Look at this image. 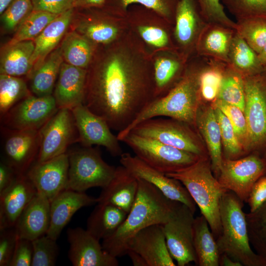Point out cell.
<instances>
[{
    "label": "cell",
    "mask_w": 266,
    "mask_h": 266,
    "mask_svg": "<svg viewBox=\"0 0 266 266\" xmlns=\"http://www.w3.org/2000/svg\"><path fill=\"white\" fill-rule=\"evenodd\" d=\"M155 99L153 53L132 30L97 47L87 69L83 103L91 111L119 132Z\"/></svg>",
    "instance_id": "1"
},
{
    "label": "cell",
    "mask_w": 266,
    "mask_h": 266,
    "mask_svg": "<svg viewBox=\"0 0 266 266\" xmlns=\"http://www.w3.org/2000/svg\"><path fill=\"white\" fill-rule=\"evenodd\" d=\"M137 179V193L126 219L112 235L102 240L103 249L117 258L127 254L129 243L138 232L151 225H163L181 203L168 199L150 183Z\"/></svg>",
    "instance_id": "2"
},
{
    "label": "cell",
    "mask_w": 266,
    "mask_h": 266,
    "mask_svg": "<svg viewBox=\"0 0 266 266\" xmlns=\"http://www.w3.org/2000/svg\"><path fill=\"white\" fill-rule=\"evenodd\" d=\"M203 57L196 56L187 63L178 83L165 95L155 99L126 129L118 132L120 141L138 124L155 117H166L195 127L198 108L202 102L199 75Z\"/></svg>",
    "instance_id": "3"
},
{
    "label": "cell",
    "mask_w": 266,
    "mask_h": 266,
    "mask_svg": "<svg viewBox=\"0 0 266 266\" xmlns=\"http://www.w3.org/2000/svg\"><path fill=\"white\" fill-rule=\"evenodd\" d=\"M213 173L210 159L205 156L186 168L166 175L179 180L185 186L201 215L207 220L216 239L222 230L221 200L228 190L221 185Z\"/></svg>",
    "instance_id": "4"
},
{
    "label": "cell",
    "mask_w": 266,
    "mask_h": 266,
    "mask_svg": "<svg viewBox=\"0 0 266 266\" xmlns=\"http://www.w3.org/2000/svg\"><path fill=\"white\" fill-rule=\"evenodd\" d=\"M243 202L233 192L223 195L220 206L221 233L216 239L220 254H225L244 266H263L249 241Z\"/></svg>",
    "instance_id": "5"
},
{
    "label": "cell",
    "mask_w": 266,
    "mask_h": 266,
    "mask_svg": "<svg viewBox=\"0 0 266 266\" xmlns=\"http://www.w3.org/2000/svg\"><path fill=\"white\" fill-rule=\"evenodd\" d=\"M69 168L67 189L85 192L92 187H105L116 167L106 163L99 149L82 146L67 152Z\"/></svg>",
    "instance_id": "6"
},
{
    "label": "cell",
    "mask_w": 266,
    "mask_h": 266,
    "mask_svg": "<svg viewBox=\"0 0 266 266\" xmlns=\"http://www.w3.org/2000/svg\"><path fill=\"white\" fill-rule=\"evenodd\" d=\"M121 141L146 164L166 174L186 168L202 157L132 132Z\"/></svg>",
    "instance_id": "7"
},
{
    "label": "cell",
    "mask_w": 266,
    "mask_h": 266,
    "mask_svg": "<svg viewBox=\"0 0 266 266\" xmlns=\"http://www.w3.org/2000/svg\"><path fill=\"white\" fill-rule=\"evenodd\" d=\"M247 125L246 154L266 150V82L260 74L243 77Z\"/></svg>",
    "instance_id": "8"
},
{
    "label": "cell",
    "mask_w": 266,
    "mask_h": 266,
    "mask_svg": "<svg viewBox=\"0 0 266 266\" xmlns=\"http://www.w3.org/2000/svg\"><path fill=\"white\" fill-rule=\"evenodd\" d=\"M192 127L175 119L159 117L140 122L130 132L154 139L200 157L207 156L200 138Z\"/></svg>",
    "instance_id": "9"
},
{
    "label": "cell",
    "mask_w": 266,
    "mask_h": 266,
    "mask_svg": "<svg viewBox=\"0 0 266 266\" xmlns=\"http://www.w3.org/2000/svg\"><path fill=\"white\" fill-rule=\"evenodd\" d=\"M74 10L70 25L74 30L97 46L112 43L129 29L126 17L111 14L102 8Z\"/></svg>",
    "instance_id": "10"
},
{
    "label": "cell",
    "mask_w": 266,
    "mask_h": 266,
    "mask_svg": "<svg viewBox=\"0 0 266 266\" xmlns=\"http://www.w3.org/2000/svg\"><path fill=\"white\" fill-rule=\"evenodd\" d=\"M266 175V160L261 154L252 153L235 160L223 158L217 178L225 189L247 202L254 184Z\"/></svg>",
    "instance_id": "11"
},
{
    "label": "cell",
    "mask_w": 266,
    "mask_h": 266,
    "mask_svg": "<svg viewBox=\"0 0 266 266\" xmlns=\"http://www.w3.org/2000/svg\"><path fill=\"white\" fill-rule=\"evenodd\" d=\"M125 17L129 29L148 49H153L152 53L177 52L173 35L174 25L161 16L141 6L139 8L128 10Z\"/></svg>",
    "instance_id": "12"
},
{
    "label": "cell",
    "mask_w": 266,
    "mask_h": 266,
    "mask_svg": "<svg viewBox=\"0 0 266 266\" xmlns=\"http://www.w3.org/2000/svg\"><path fill=\"white\" fill-rule=\"evenodd\" d=\"M39 131L40 144L36 162L66 153L70 145L78 142V133L69 109L58 108Z\"/></svg>",
    "instance_id": "13"
},
{
    "label": "cell",
    "mask_w": 266,
    "mask_h": 266,
    "mask_svg": "<svg viewBox=\"0 0 266 266\" xmlns=\"http://www.w3.org/2000/svg\"><path fill=\"white\" fill-rule=\"evenodd\" d=\"M194 212L181 203L172 217L163 225L169 252L178 266L197 264L194 246Z\"/></svg>",
    "instance_id": "14"
},
{
    "label": "cell",
    "mask_w": 266,
    "mask_h": 266,
    "mask_svg": "<svg viewBox=\"0 0 266 266\" xmlns=\"http://www.w3.org/2000/svg\"><path fill=\"white\" fill-rule=\"evenodd\" d=\"M208 23L197 0H179L175 10L173 39L177 53L188 62L196 56L199 38Z\"/></svg>",
    "instance_id": "15"
},
{
    "label": "cell",
    "mask_w": 266,
    "mask_h": 266,
    "mask_svg": "<svg viewBox=\"0 0 266 266\" xmlns=\"http://www.w3.org/2000/svg\"><path fill=\"white\" fill-rule=\"evenodd\" d=\"M2 160L16 173L26 174L36 162L40 136L39 130H19L0 126Z\"/></svg>",
    "instance_id": "16"
},
{
    "label": "cell",
    "mask_w": 266,
    "mask_h": 266,
    "mask_svg": "<svg viewBox=\"0 0 266 266\" xmlns=\"http://www.w3.org/2000/svg\"><path fill=\"white\" fill-rule=\"evenodd\" d=\"M58 109L52 95L42 97L32 95L0 117V126L14 130H39Z\"/></svg>",
    "instance_id": "17"
},
{
    "label": "cell",
    "mask_w": 266,
    "mask_h": 266,
    "mask_svg": "<svg viewBox=\"0 0 266 266\" xmlns=\"http://www.w3.org/2000/svg\"><path fill=\"white\" fill-rule=\"evenodd\" d=\"M120 157L121 165L135 177L153 185L168 199L186 205L195 212L196 203L179 180L151 167L136 156L123 153Z\"/></svg>",
    "instance_id": "18"
},
{
    "label": "cell",
    "mask_w": 266,
    "mask_h": 266,
    "mask_svg": "<svg viewBox=\"0 0 266 266\" xmlns=\"http://www.w3.org/2000/svg\"><path fill=\"white\" fill-rule=\"evenodd\" d=\"M78 133V142L82 146H102L114 156L123 153L117 136L113 134L107 122L91 111L83 104L72 110Z\"/></svg>",
    "instance_id": "19"
},
{
    "label": "cell",
    "mask_w": 266,
    "mask_h": 266,
    "mask_svg": "<svg viewBox=\"0 0 266 266\" xmlns=\"http://www.w3.org/2000/svg\"><path fill=\"white\" fill-rule=\"evenodd\" d=\"M68 257L73 266H117V258L105 251L100 240L80 227L67 230Z\"/></svg>",
    "instance_id": "20"
},
{
    "label": "cell",
    "mask_w": 266,
    "mask_h": 266,
    "mask_svg": "<svg viewBox=\"0 0 266 266\" xmlns=\"http://www.w3.org/2000/svg\"><path fill=\"white\" fill-rule=\"evenodd\" d=\"M69 163L67 152L42 162H35L26 173L38 193L50 201L67 189Z\"/></svg>",
    "instance_id": "21"
},
{
    "label": "cell",
    "mask_w": 266,
    "mask_h": 266,
    "mask_svg": "<svg viewBox=\"0 0 266 266\" xmlns=\"http://www.w3.org/2000/svg\"><path fill=\"white\" fill-rule=\"evenodd\" d=\"M133 253L145 266H176L168 249L163 226L156 224L138 232L130 241L127 253Z\"/></svg>",
    "instance_id": "22"
},
{
    "label": "cell",
    "mask_w": 266,
    "mask_h": 266,
    "mask_svg": "<svg viewBox=\"0 0 266 266\" xmlns=\"http://www.w3.org/2000/svg\"><path fill=\"white\" fill-rule=\"evenodd\" d=\"M36 193L26 173L17 176L14 183L0 195V230L14 227Z\"/></svg>",
    "instance_id": "23"
},
{
    "label": "cell",
    "mask_w": 266,
    "mask_h": 266,
    "mask_svg": "<svg viewBox=\"0 0 266 266\" xmlns=\"http://www.w3.org/2000/svg\"><path fill=\"white\" fill-rule=\"evenodd\" d=\"M98 203L85 192L66 189L50 201V224L46 235L57 240L74 214L82 207Z\"/></svg>",
    "instance_id": "24"
},
{
    "label": "cell",
    "mask_w": 266,
    "mask_h": 266,
    "mask_svg": "<svg viewBox=\"0 0 266 266\" xmlns=\"http://www.w3.org/2000/svg\"><path fill=\"white\" fill-rule=\"evenodd\" d=\"M86 75V69L63 63L52 94L58 108L72 110L83 103Z\"/></svg>",
    "instance_id": "25"
},
{
    "label": "cell",
    "mask_w": 266,
    "mask_h": 266,
    "mask_svg": "<svg viewBox=\"0 0 266 266\" xmlns=\"http://www.w3.org/2000/svg\"><path fill=\"white\" fill-rule=\"evenodd\" d=\"M50 224V201L38 193L23 210L14 228L18 237L33 240L46 234Z\"/></svg>",
    "instance_id": "26"
},
{
    "label": "cell",
    "mask_w": 266,
    "mask_h": 266,
    "mask_svg": "<svg viewBox=\"0 0 266 266\" xmlns=\"http://www.w3.org/2000/svg\"><path fill=\"white\" fill-rule=\"evenodd\" d=\"M138 180L125 167H116L110 182L98 198V203L115 206L128 213L135 200L138 191Z\"/></svg>",
    "instance_id": "27"
},
{
    "label": "cell",
    "mask_w": 266,
    "mask_h": 266,
    "mask_svg": "<svg viewBox=\"0 0 266 266\" xmlns=\"http://www.w3.org/2000/svg\"><path fill=\"white\" fill-rule=\"evenodd\" d=\"M155 99L167 94L182 77L187 63L174 51L153 53Z\"/></svg>",
    "instance_id": "28"
},
{
    "label": "cell",
    "mask_w": 266,
    "mask_h": 266,
    "mask_svg": "<svg viewBox=\"0 0 266 266\" xmlns=\"http://www.w3.org/2000/svg\"><path fill=\"white\" fill-rule=\"evenodd\" d=\"M195 127L206 144L212 170L217 178L223 160L220 126L214 108L211 105H203L202 102L198 110Z\"/></svg>",
    "instance_id": "29"
},
{
    "label": "cell",
    "mask_w": 266,
    "mask_h": 266,
    "mask_svg": "<svg viewBox=\"0 0 266 266\" xmlns=\"http://www.w3.org/2000/svg\"><path fill=\"white\" fill-rule=\"evenodd\" d=\"M75 8L59 15L33 40L34 49L32 57V69L27 78L44 62L46 57L59 46L68 31Z\"/></svg>",
    "instance_id": "30"
},
{
    "label": "cell",
    "mask_w": 266,
    "mask_h": 266,
    "mask_svg": "<svg viewBox=\"0 0 266 266\" xmlns=\"http://www.w3.org/2000/svg\"><path fill=\"white\" fill-rule=\"evenodd\" d=\"M235 29L216 23H207L197 43L196 56L228 64V54Z\"/></svg>",
    "instance_id": "31"
},
{
    "label": "cell",
    "mask_w": 266,
    "mask_h": 266,
    "mask_svg": "<svg viewBox=\"0 0 266 266\" xmlns=\"http://www.w3.org/2000/svg\"><path fill=\"white\" fill-rule=\"evenodd\" d=\"M34 49V41L32 40L3 46L0 53V73L27 78L32 69L31 60Z\"/></svg>",
    "instance_id": "32"
},
{
    "label": "cell",
    "mask_w": 266,
    "mask_h": 266,
    "mask_svg": "<svg viewBox=\"0 0 266 266\" xmlns=\"http://www.w3.org/2000/svg\"><path fill=\"white\" fill-rule=\"evenodd\" d=\"M64 62L59 45L27 78L30 82V90L33 95L42 97L53 94L60 68Z\"/></svg>",
    "instance_id": "33"
},
{
    "label": "cell",
    "mask_w": 266,
    "mask_h": 266,
    "mask_svg": "<svg viewBox=\"0 0 266 266\" xmlns=\"http://www.w3.org/2000/svg\"><path fill=\"white\" fill-rule=\"evenodd\" d=\"M127 214L115 206L97 203L88 218L86 230L98 240H103L120 227Z\"/></svg>",
    "instance_id": "34"
},
{
    "label": "cell",
    "mask_w": 266,
    "mask_h": 266,
    "mask_svg": "<svg viewBox=\"0 0 266 266\" xmlns=\"http://www.w3.org/2000/svg\"><path fill=\"white\" fill-rule=\"evenodd\" d=\"M194 246L199 266H219L220 252L216 240L206 218L201 215L195 218Z\"/></svg>",
    "instance_id": "35"
},
{
    "label": "cell",
    "mask_w": 266,
    "mask_h": 266,
    "mask_svg": "<svg viewBox=\"0 0 266 266\" xmlns=\"http://www.w3.org/2000/svg\"><path fill=\"white\" fill-rule=\"evenodd\" d=\"M60 46L65 62L86 69L91 64L98 47L72 30L67 32Z\"/></svg>",
    "instance_id": "36"
},
{
    "label": "cell",
    "mask_w": 266,
    "mask_h": 266,
    "mask_svg": "<svg viewBox=\"0 0 266 266\" xmlns=\"http://www.w3.org/2000/svg\"><path fill=\"white\" fill-rule=\"evenodd\" d=\"M228 64L243 77L260 74L264 68L258 54L236 31L230 46Z\"/></svg>",
    "instance_id": "37"
},
{
    "label": "cell",
    "mask_w": 266,
    "mask_h": 266,
    "mask_svg": "<svg viewBox=\"0 0 266 266\" xmlns=\"http://www.w3.org/2000/svg\"><path fill=\"white\" fill-rule=\"evenodd\" d=\"M179 0H106L102 7L117 16L125 17L129 7L138 4L151 9L174 25L176 8Z\"/></svg>",
    "instance_id": "38"
},
{
    "label": "cell",
    "mask_w": 266,
    "mask_h": 266,
    "mask_svg": "<svg viewBox=\"0 0 266 266\" xmlns=\"http://www.w3.org/2000/svg\"><path fill=\"white\" fill-rule=\"evenodd\" d=\"M203 57L199 75L200 95L202 101L213 102L218 97L224 72L228 64Z\"/></svg>",
    "instance_id": "39"
},
{
    "label": "cell",
    "mask_w": 266,
    "mask_h": 266,
    "mask_svg": "<svg viewBox=\"0 0 266 266\" xmlns=\"http://www.w3.org/2000/svg\"><path fill=\"white\" fill-rule=\"evenodd\" d=\"M32 95L23 78L0 74V117Z\"/></svg>",
    "instance_id": "40"
},
{
    "label": "cell",
    "mask_w": 266,
    "mask_h": 266,
    "mask_svg": "<svg viewBox=\"0 0 266 266\" xmlns=\"http://www.w3.org/2000/svg\"><path fill=\"white\" fill-rule=\"evenodd\" d=\"M245 216L250 244L266 266V202Z\"/></svg>",
    "instance_id": "41"
},
{
    "label": "cell",
    "mask_w": 266,
    "mask_h": 266,
    "mask_svg": "<svg viewBox=\"0 0 266 266\" xmlns=\"http://www.w3.org/2000/svg\"><path fill=\"white\" fill-rule=\"evenodd\" d=\"M59 15L33 10L14 32L12 38L4 45L7 46L25 40H34Z\"/></svg>",
    "instance_id": "42"
},
{
    "label": "cell",
    "mask_w": 266,
    "mask_h": 266,
    "mask_svg": "<svg viewBox=\"0 0 266 266\" xmlns=\"http://www.w3.org/2000/svg\"><path fill=\"white\" fill-rule=\"evenodd\" d=\"M244 111L245 103L243 77L227 64L217 98Z\"/></svg>",
    "instance_id": "43"
},
{
    "label": "cell",
    "mask_w": 266,
    "mask_h": 266,
    "mask_svg": "<svg viewBox=\"0 0 266 266\" xmlns=\"http://www.w3.org/2000/svg\"><path fill=\"white\" fill-rule=\"evenodd\" d=\"M235 30L257 54L266 45V17H252L237 20Z\"/></svg>",
    "instance_id": "44"
},
{
    "label": "cell",
    "mask_w": 266,
    "mask_h": 266,
    "mask_svg": "<svg viewBox=\"0 0 266 266\" xmlns=\"http://www.w3.org/2000/svg\"><path fill=\"white\" fill-rule=\"evenodd\" d=\"M220 128L223 158L235 160L245 154L243 147L227 116L217 107L213 106Z\"/></svg>",
    "instance_id": "45"
},
{
    "label": "cell",
    "mask_w": 266,
    "mask_h": 266,
    "mask_svg": "<svg viewBox=\"0 0 266 266\" xmlns=\"http://www.w3.org/2000/svg\"><path fill=\"white\" fill-rule=\"evenodd\" d=\"M33 253L31 266H54L59 254L57 240L46 234L32 240Z\"/></svg>",
    "instance_id": "46"
},
{
    "label": "cell",
    "mask_w": 266,
    "mask_h": 266,
    "mask_svg": "<svg viewBox=\"0 0 266 266\" xmlns=\"http://www.w3.org/2000/svg\"><path fill=\"white\" fill-rule=\"evenodd\" d=\"M33 10L32 0H13L0 15L3 29L7 32H15Z\"/></svg>",
    "instance_id": "47"
},
{
    "label": "cell",
    "mask_w": 266,
    "mask_h": 266,
    "mask_svg": "<svg viewBox=\"0 0 266 266\" xmlns=\"http://www.w3.org/2000/svg\"><path fill=\"white\" fill-rule=\"evenodd\" d=\"M212 105L218 108L228 118L245 153L247 142V125L244 113L238 107L217 99ZM246 154V153H245Z\"/></svg>",
    "instance_id": "48"
},
{
    "label": "cell",
    "mask_w": 266,
    "mask_h": 266,
    "mask_svg": "<svg viewBox=\"0 0 266 266\" xmlns=\"http://www.w3.org/2000/svg\"><path fill=\"white\" fill-rule=\"evenodd\" d=\"M236 20L252 17H266V0H221Z\"/></svg>",
    "instance_id": "49"
},
{
    "label": "cell",
    "mask_w": 266,
    "mask_h": 266,
    "mask_svg": "<svg viewBox=\"0 0 266 266\" xmlns=\"http://www.w3.org/2000/svg\"><path fill=\"white\" fill-rule=\"evenodd\" d=\"M197 1L207 23L219 24L236 29V22L227 15L221 0H197Z\"/></svg>",
    "instance_id": "50"
},
{
    "label": "cell",
    "mask_w": 266,
    "mask_h": 266,
    "mask_svg": "<svg viewBox=\"0 0 266 266\" xmlns=\"http://www.w3.org/2000/svg\"><path fill=\"white\" fill-rule=\"evenodd\" d=\"M18 235L14 227L0 230V266H9Z\"/></svg>",
    "instance_id": "51"
},
{
    "label": "cell",
    "mask_w": 266,
    "mask_h": 266,
    "mask_svg": "<svg viewBox=\"0 0 266 266\" xmlns=\"http://www.w3.org/2000/svg\"><path fill=\"white\" fill-rule=\"evenodd\" d=\"M33 253L32 240L18 237L9 266H31Z\"/></svg>",
    "instance_id": "52"
},
{
    "label": "cell",
    "mask_w": 266,
    "mask_h": 266,
    "mask_svg": "<svg viewBox=\"0 0 266 266\" xmlns=\"http://www.w3.org/2000/svg\"><path fill=\"white\" fill-rule=\"evenodd\" d=\"M33 10L60 15L75 8L76 0H32Z\"/></svg>",
    "instance_id": "53"
},
{
    "label": "cell",
    "mask_w": 266,
    "mask_h": 266,
    "mask_svg": "<svg viewBox=\"0 0 266 266\" xmlns=\"http://www.w3.org/2000/svg\"><path fill=\"white\" fill-rule=\"evenodd\" d=\"M266 202V175L260 178L254 184L247 202L250 212L257 210Z\"/></svg>",
    "instance_id": "54"
},
{
    "label": "cell",
    "mask_w": 266,
    "mask_h": 266,
    "mask_svg": "<svg viewBox=\"0 0 266 266\" xmlns=\"http://www.w3.org/2000/svg\"><path fill=\"white\" fill-rule=\"evenodd\" d=\"M17 174L8 164L2 161L0 164V195L6 191L15 182Z\"/></svg>",
    "instance_id": "55"
},
{
    "label": "cell",
    "mask_w": 266,
    "mask_h": 266,
    "mask_svg": "<svg viewBox=\"0 0 266 266\" xmlns=\"http://www.w3.org/2000/svg\"><path fill=\"white\" fill-rule=\"evenodd\" d=\"M106 0H76L75 8L103 7Z\"/></svg>",
    "instance_id": "56"
},
{
    "label": "cell",
    "mask_w": 266,
    "mask_h": 266,
    "mask_svg": "<svg viewBox=\"0 0 266 266\" xmlns=\"http://www.w3.org/2000/svg\"><path fill=\"white\" fill-rule=\"evenodd\" d=\"M219 264L220 266H243L241 263L233 259L225 254H220Z\"/></svg>",
    "instance_id": "57"
},
{
    "label": "cell",
    "mask_w": 266,
    "mask_h": 266,
    "mask_svg": "<svg viewBox=\"0 0 266 266\" xmlns=\"http://www.w3.org/2000/svg\"><path fill=\"white\" fill-rule=\"evenodd\" d=\"M258 56L262 65L264 67L266 66V45L258 54Z\"/></svg>",
    "instance_id": "58"
},
{
    "label": "cell",
    "mask_w": 266,
    "mask_h": 266,
    "mask_svg": "<svg viewBox=\"0 0 266 266\" xmlns=\"http://www.w3.org/2000/svg\"><path fill=\"white\" fill-rule=\"evenodd\" d=\"M13 0H0V14L6 9Z\"/></svg>",
    "instance_id": "59"
},
{
    "label": "cell",
    "mask_w": 266,
    "mask_h": 266,
    "mask_svg": "<svg viewBox=\"0 0 266 266\" xmlns=\"http://www.w3.org/2000/svg\"><path fill=\"white\" fill-rule=\"evenodd\" d=\"M260 75L264 81L266 82V66L264 67L263 70L260 73Z\"/></svg>",
    "instance_id": "60"
},
{
    "label": "cell",
    "mask_w": 266,
    "mask_h": 266,
    "mask_svg": "<svg viewBox=\"0 0 266 266\" xmlns=\"http://www.w3.org/2000/svg\"><path fill=\"white\" fill-rule=\"evenodd\" d=\"M263 157H264V158L266 160V151L263 153V154L262 155Z\"/></svg>",
    "instance_id": "61"
}]
</instances>
